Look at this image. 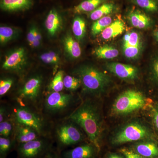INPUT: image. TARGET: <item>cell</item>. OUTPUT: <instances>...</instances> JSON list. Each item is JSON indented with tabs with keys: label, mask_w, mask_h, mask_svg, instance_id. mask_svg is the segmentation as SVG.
Instances as JSON below:
<instances>
[{
	"label": "cell",
	"mask_w": 158,
	"mask_h": 158,
	"mask_svg": "<svg viewBox=\"0 0 158 158\" xmlns=\"http://www.w3.org/2000/svg\"><path fill=\"white\" fill-rule=\"evenodd\" d=\"M68 119L84 130L91 144L99 152L102 128L100 115L96 106L90 102H83Z\"/></svg>",
	"instance_id": "6da1fadb"
},
{
	"label": "cell",
	"mask_w": 158,
	"mask_h": 158,
	"mask_svg": "<svg viewBox=\"0 0 158 158\" xmlns=\"http://www.w3.org/2000/svg\"><path fill=\"white\" fill-rule=\"evenodd\" d=\"M73 73L81 81L85 93L93 95L103 93L111 82L107 75L92 65H82L75 69Z\"/></svg>",
	"instance_id": "7a4b0ae2"
},
{
	"label": "cell",
	"mask_w": 158,
	"mask_h": 158,
	"mask_svg": "<svg viewBox=\"0 0 158 158\" xmlns=\"http://www.w3.org/2000/svg\"><path fill=\"white\" fill-rule=\"evenodd\" d=\"M146 102L145 96L140 91L126 90L115 100L112 106V112L117 115L128 114L143 108Z\"/></svg>",
	"instance_id": "3957f363"
},
{
	"label": "cell",
	"mask_w": 158,
	"mask_h": 158,
	"mask_svg": "<svg viewBox=\"0 0 158 158\" xmlns=\"http://www.w3.org/2000/svg\"><path fill=\"white\" fill-rule=\"evenodd\" d=\"M43 79L40 75L32 76L18 91L16 100L19 104L35 106L41 99Z\"/></svg>",
	"instance_id": "277c9868"
},
{
	"label": "cell",
	"mask_w": 158,
	"mask_h": 158,
	"mask_svg": "<svg viewBox=\"0 0 158 158\" xmlns=\"http://www.w3.org/2000/svg\"><path fill=\"white\" fill-rule=\"evenodd\" d=\"M12 119L15 123L32 128L40 136L43 135L45 127L43 119L28 106L19 104L15 108Z\"/></svg>",
	"instance_id": "5b68a950"
},
{
	"label": "cell",
	"mask_w": 158,
	"mask_h": 158,
	"mask_svg": "<svg viewBox=\"0 0 158 158\" xmlns=\"http://www.w3.org/2000/svg\"><path fill=\"white\" fill-rule=\"evenodd\" d=\"M149 135L147 128L141 123L134 122L127 125L113 138V143L121 144L142 140Z\"/></svg>",
	"instance_id": "8992f818"
},
{
	"label": "cell",
	"mask_w": 158,
	"mask_h": 158,
	"mask_svg": "<svg viewBox=\"0 0 158 158\" xmlns=\"http://www.w3.org/2000/svg\"><path fill=\"white\" fill-rule=\"evenodd\" d=\"M50 145L46 140L38 138L27 143L18 144L19 158H45L49 153Z\"/></svg>",
	"instance_id": "52a82bcc"
},
{
	"label": "cell",
	"mask_w": 158,
	"mask_h": 158,
	"mask_svg": "<svg viewBox=\"0 0 158 158\" xmlns=\"http://www.w3.org/2000/svg\"><path fill=\"white\" fill-rule=\"evenodd\" d=\"M74 101L71 94L63 92H49L44 99V108L47 113L55 114L68 109Z\"/></svg>",
	"instance_id": "ba28073f"
},
{
	"label": "cell",
	"mask_w": 158,
	"mask_h": 158,
	"mask_svg": "<svg viewBox=\"0 0 158 158\" xmlns=\"http://www.w3.org/2000/svg\"><path fill=\"white\" fill-rule=\"evenodd\" d=\"M28 65V57L25 49L18 48L6 55L2 65L4 70L21 74L24 72Z\"/></svg>",
	"instance_id": "9c48e42d"
},
{
	"label": "cell",
	"mask_w": 158,
	"mask_h": 158,
	"mask_svg": "<svg viewBox=\"0 0 158 158\" xmlns=\"http://www.w3.org/2000/svg\"><path fill=\"white\" fill-rule=\"evenodd\" d=\"M71 121L60 124L56 130V135L60 145L69 146L81 142L83 134L76 123Z\"/></svg>",
	"instance_id": "30bf717a"
},
{
	"label": "cell",
	"mask_w": 158,
	"mask_h": 158,
	"mask_svg": "<svg viewBox=\"0 0 158 158\" xmlns=\"http://www.w3.org/2000/svg\"><path fill=\"white\" fill-rule=\"evenodd\" d=\"M106 67L110 72L121 79L133 80L138 77V69L133 65L112 62L107 63Z\"/></svg>",
	"instance_id": "8fae6325"
},
{
	"label": "cell",
	"mask_w": 158,
	"mask_h": 158,
	"mask_svg": "<svg viewBox=\"0 0 158 158\" xmlns=\"http://www.w3.org/2000/svg\"><path fill=\"white\" fill-rule=\"evenodd\" d=\"M45 27L48 33L51 37H55L63 27L62 16L56 9H51L45 20Z\"/></svg>",
	"instance_id": "7c38bea8"
},
{
	"label": "cell",
	"mask_w": 158,
	"mask_h": 158,
	"mask_svg": "<svg viewBox=\"0 0 158 158\" xmlns=\"http://www.w3.org/2000/svg\"><path fill=\"white\" fill-rule=\"evenodd\" d=\"M40 137V135L32 128L15 123L14 140L18 144L27 143Z\"/></svg>",
	"instance_id": "4fadbf2b"
},
{
	"label": "cell",
	"mask_w": 158,
	"mask_h": 158,
	"mask_svg": "<svg viewBox=\"0 0 158 158\" xmlns=\"http://www.w3.org/2000/svg\"><path fill=\"white\" fill-rule=\"evenodd\" d=\"M95 149L97 150L93 144H83L65 152L63 158H93Z\"/></svg>",
	"instance_id": "5bb4252c"
},
{
	"label": "cell",
	"mask_w": 158,
	"mask_h": 158,
	"mask_svg": "<svg viewBox=\"0 0 158 158\" xmlns=\"http://www.w3.org/2000/svg\"><path fill=\"white\" fill-rule=\"evenodd\" d=\"M33 5V0H0L1 9L9 12L26 11Z\"/></svg>",
	"instance_id": "9a60e30c"
},
{
	"label": "cell",
	"mask_w": 158,
	"mask_h": 158,
	"mask_svg": "<svg viewBox=\"0 0 158 158\" xmlns=\"http://www.w3.org/2000/svg\"><path fill=\"white\" fill-rule=\"evenodd\" d=\"M65 54L71 59H78L81 55V49L79 43L69 33H67L62 40Z\"/></svg>",
	"instance_id": "2e32d148"
},
{
	"label": "cell",
	"mask_w": 158,
	"mask_h": 158,
	"mask_svg": "<svg viewBox=\"0 0 158 158\" xmlns=\"http://www.w3.org/2000/svg\"><path fill=\"white\" fill-rule=\"evenodd\" d=\"M131 24L137 28L146 29L151 24V19L142 11L138 9L130 11L127 16Z\"/></svg>",
	"instance_id": "e0dca14e"
},
{
	"label": "cell",
	"mask_w": 158,
	"mask_h": 158,
	"mask_svg": "<svg viewBox=\"0 0 158 158\" xmlns=\"http://www.w3.org/2000/svg\"><path fill=\"white\" fill-rule=\"evenodd\" d=\"M124 23L123 21L116 19L107 27L101 33L103 39L108 40L118 36L125 30Z\"/></svg>",
	"instance_id": "ac0fdd59"
},
{
	"label": "cell",
	"mask_w": 158,
	"mask_h": 158,
	"mask_svg": "<svg viewBox=\"0 0 158 158\" xmlns=\"http://www.w3.org/2000/svg\"><path fill=\"white\" fill-rule=\"evenodd\" d=\"M137 152L144 157H154L158 156V146L152 142H143L136 145Z\"/></svg>",
	"instance_id": "d6986e66"
},
{
	"label": "cell",
	"mask_w": 158,
	"mask_h": 158,
	"mask_svg": "<svg viewBox=\"0 0 158 158\" xmlns=\"http://www.w3.org/2000/svg\"><path fill=\"white\" fill-rule=\"evenodd\" d=\"M94 53L99 59H111L118 56L119 52L114 46L105 44L96 48Z\"/></svg>",
	"instance_id": "ffe728a7"
},
{
	"label": "cell",
	"mask_w": 158,
	"mask_h": 158,
	"mask_svg": "<svg viewBox=\"0 0 158 158\" xmlns=\"http://www.w3.org/2000/svg\"><path fill=\"white\" fill-rule=\"evenodd\" d=\"M105 1L106 0H84L74 7L73 12L76 14L92 12Z\"/></svg>",
	"instance_id": "44dd1931"
},
{
	"label": "cell",
	"mask_w": 158,
	"mask_h": 158,
	"mask_svg": "<svg viewBox=\"0 0 158 158\" xmlns=\"http://www.w3.org/2000/svg\"><path fill=\"white\" fill-rule=\"evenodd\" d=\"M72 31L75 38L80 41L84 39L86 31L85 20L80 16H76L73 19L72 23Z\"/></svg>",
	"instance_id": "7402d4cb"
},
{
	"label": "cell",
	"mask_w": 158,
	"mask_h": 158,
	"mask_svg": "<svg viewBox=\"0 0 158 158\" xmlns=\"http://www.w3.org/2000/svg\"><path fill=\"white\" fill-rule=\"evenodd\" d=\"M115 9V6L113 3H105L90 12L89 17L92 20L96 21L112 13Z\"/></svg>",
	"instance_id": "603a6c76"
},
{
	"label": "cell",
	"mask_w": 158,
	"mask_h": 158,
	"mask_svg": "<svg viewBox=\"0 0 158 158\" xmlns=\"http://www.w3.org/2000/svg\"><path fill=\"white\" fill-rule=\"evenodd\" d=\"M19 31L15 28L9 26L0 27V43L5 44L15 39L18 35Z\"/></svg>",
	"instance_id": "cb8c5ba5"
},
{
	"label": "cell",
	"mask_w": 158,
	"mask_h": 158,
	"mask_svg": "<svg viewBox=\"0 0 158 158\" xmlns=\"http://www.w3.org/2000/svg\"><path fill=\"white\" fill-rule=\"evenodd\" d=\"M112 17L107 15L102 17L93 23L91 27V34L94 37L101 33L107 27L111 24L112 23Z\"/></svg>",
	"instance_id": "d4e9b609"
},
{
	"label": "cell",
	"mask_w": 158,
	"mask_h": 158,
	"mask_svg": "<svg viewBox=\"0 0 158 158\" xmlns=\"http://www.w3.org/2000/svg\"><path fill=\"white\" fill-rule=\"evenodd\" d=\"M64 72L62 70L57 72L48 86L49 92H62L64 88Z\"/></svg>",
	"instance_id": "484cf974"
},
{
	"label": "cell",
	"mask_w": 158,
	"mask_h": 158,
	"mask_svg": "<svg viewBox=\"0 0 158 158\" xmlns=\"http://www.w3.org/2000/svg\"><path fill=\"white\" fill-rule=\"evenodd\" d=\"M41 62L47 65L57 66L61 62V58L58 53L54 51H49L44 53L39 56Z\"/></svg>",
	"instance_id": "4316f807"
},
{
	"label": "cell",
	"mask_w": 158,
	"mask_h": 158,
	"mask_svg": "<svg viewBox=\"0 0 158 158\" xmlns=\"http://www.w3.org/2000/svg\"><path fill=\"white\" fill-rule=\"evenodd\" d=\"M15 123L13 119H6L0 123L1 137L10 138L14 135Z\"/></svg>",
	"instance_id": "83f0119b"
},
{
	"label": "cell",
	"mask_w": 158,
	"mask_h": 158,
	"mask_svg": "<svg viewBox=\"0 0 158 158\" xmlns=\"http://www.w3.org/2000/svg\"><path fill=\"white\" fill-rule=\"evenodd\" d=\"M131 2L142 9L150 12H156L158 11V4L155 0H131Z\"/></svg>",
	"instance_id": "f1b7e54d"
},
{
	"label": "cell",
	"mask_w": 158,
	"mask_h": 158,
	"mask_svg": "<svg viewBox=\"0 0 158 158\" xmlns=\"http://www.w3.org/2000/svg\"><path fill=\"white\" fill-rule=\"evenodd\" d=\"M14 140L10 138L1 137L0 138V156L1 158H6L10 151L13 144Z\"/></svg>",
	"instance_id": "f546056e"
},
{
	"label": "cell",
	"mask_w": 158,
	"mask_h": 158,
	"mask_svg": "<svg viewBox=\"0 0 158 158\" xmlns=\"http://www.w3.org/2000/svg\"><path fill=\"white\" fill-rule=\"evenodd\" d=\"M63 81L64 88L70 91L77 90L81 86V81L78 78L70 75L65 76Z\"/></svg>",
	"instance_id": "4dcf8cb0"
},
{
	"label": "cell",
	"mask_w": 158,
	"mask_h": 158,
	"mask_svg": "<svg viewBox=\"0 0 158 158\" xmlns=\"http://www.w3.org/2000/svg\"><path fill=\"white\" fill-rule=\"evenodd\" d=\"M14 84V80L12 78H2L0 80V96H5L9 92Z\"/></svg>",
	"instance_id": "1f68e13d"
},
{
	"label": "cell",
	"mask_w": 158,
	"mask_h": 158,
	"mask_svg": "<svg viewBox=\"0 0 158 158\" xmlns=\"http://www.w3.org/2000/svg\"><path fill=\"white\" fill-rule=\"evenodd\" d=\"M141 48V47L127 46L123 47V53L125 56L128 59H135L139 56Z\"/></svg>",
	"instance_id": "d6a6232c"
},
{
	"label": "cell",
	"mask_w": 158,
	"mask_h": 158,
	"mask_svg": "<svg viewBox=\"0 0 158 158\" xmlns=\"http://www.w3.org/2000/svg\"><path fill=\"white\" fill-rule=\"evenodd\" d=\"M127 46H141V38L138 33L135 31L130 32L128 41L126 43L123 44V47Z\"/></svg>",
	"instance_id": "836d02e7"
},
{
	"label": "cell",
	"mask_w": 158,
	"mask_h": 158,
	"mask_svg": "<svg viewBox=\"0 0 158 158\" xmlns=\"http://www.w3.org/2000/svg\"><path fill=\"white\" fill-rule=\"evenodd\" d=\"M34 28L35 25L31 26L29 29L27 34V39L29 45L32 48H37L39 47L40 45L37 42L35 37V34H34Z\"/></svg>",
	"instance_id": "e575fe53"
},
{
	"label": "cell",
	"mask_w": 158,
	"mask_h": 158,
	"mask_svg": "<svg viewBox=\"0 0 158 158\" xmlns=\"http://www.w3.org/2000/svg\"><path fill=\"white\" fill-rule=\"evenodd\" d=\"M120 152L123 153L126 158H144L138 153H135L126 148H123L120 150Z\"/></svg>",
	"instance_id": "d590c367"
},
{
	"label": "cell",
	"mask_w": 158,
	"mask_h": 158,
	"mask_svg": "<svg viewBox=\"0 0 158 158\" xmlns=\"http://www.w3.org/2000/svg\"><path fill=\"white\" fill-rule=\"evenodd\" d=\"M151 68L153 76L158 82V55L153 60Z\"/></svg>",
	"instance_id": "8d00e7d4"
},
{
	"label": "cell",
	"mask_w": 158,
	"mask_h": 158,
	"mask_svg": "<svg viewBox=\"0 0 158 158\" xmlns=\"http://www.w3.org/2000/svg\"><path fill=\"white\" fill-rule=\"evenodd\" d=\"M8 110L6 107L3 105H1L0 107V123L8 119Z\"/></svg>",
	"instance_id": "74e56055"
},
{
	"label": "cell",
	"mask_w": 158,
	"mask_h": 158,
	"mask_svg": "<svg viewBox=\"0 0 158 158\" xmlns=\"http://www.w3.org/2000/svg\"><path fill=\"white\" fill-rule=\"evenodd\" d=\"M34 34H35V37L37 42L41 45L42 41V34L40 33L39 29L36 26H35V28H34Z\"/></svg>",
	"instance_id": "f35d334b"
},
{
	"label": "cell",
	"mask_w": 158,
	"mask_h": 158,
	"mask_svg": "<svg viewBox=\"0 0 158 158\" xmlns=\"http://www.w3.org/2000/svg\"><path fill=\"white\" fill-rule=\"evenodd\" d=\"M153 122L155 126L158 131V106L156 108L154 113Z\"/></svg>",
	"instance_id": "ab89813d"
},
{
	"label": "cell",
	"mask_w": 158,
	"mask_h": 158,
	"mask_svg": "<svg viewBox=\"0 0 158 158\" xmlns=\"http://www.w3.org/2000/svg\"><path fill=\"white\" fill-rule=\"evenodd\" d=\"M108 158H123L121 156L116 154H112L109 156Z\"/></svg>",
	"instance_id": "60d3db41"
},
{
	"label": "cell",
	"mask_w": 158,
	"mask_h": 158,
	"mask_svg": "<svg viewBox=\"0 0 158 158\" xmlns=\"http://www.w3.org/2000/svg\"><path fill=\"white\" fill-rule=\"evenodd\" d=\"M50 158H61L58 156L56 155H52L51 153H49L48 154Z\"/></svg>",
	"instance_id": "b9f144b4"
},
{
	"label": "cell",
	"mask_w": 158,
	"mask_h": 158,
	"mask_svg": "<svg viewBox=\"0 0 158 158\" xmlns=\"http://www.w3.org/2000/svg\"><path fill=\"white\" fill-rule=\"evenodd\" d=\"M155 37L157 41L158 42V29L156 31L155 33Z\"/></svg>",
	"instance_id": "7bdbcfd3"
},
{
	"label": "cell",
	"mask_w": 158,
	"mask_h": 158,
	"mask_svg": "<svg viewBox=\"0 0 158 158\" xmlns=\"http://www.w3.org/2000/svg\"><path fill=\"white\" fill-rule=\"evenodd\" d=\"M48 154V155L47 156H46L44 158H50Z\"/></svg>",
	"instance_id": "ee69618b"
},
{
	"label": "cell",
	"mask_w": 158,
	"mask_h": 158,
	"mask_svg": "<svg viewBox=\"0 0 158 158\" xmlns=\"http://www.w3.org/2000/svg\"><path fill=\"white\" fill-rule=\"evenodd\" d=\"M157 1H158V0H157Z\"/></svg>",
	"instance_id": "f6af8a7d"
}]
</instances>
